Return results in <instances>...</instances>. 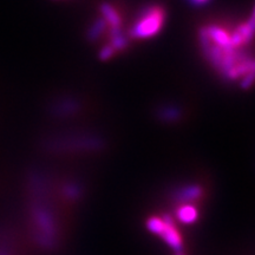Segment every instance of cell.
<instances>
[{
	"label": "cell",
	"mask_w": 255,
	"mask_h": 255,
	"mask_svg": "<svg viewBox=\"0 0 255 255\" xmlns=\"http://www.w3.org/2000/svg\"><path fill=\"white\" fill-rule=\"evenodd\" d=\"M163 12L161 8H150L142 14L133 28V34L138 38H149L157 33L163 23Z\"/></svg>",
	"instance_id": "1"
},
{
	"label": "cell",
	"mask_w": 255,
	"mask_h": 255,
	"mask_svg": "<svg viewBox=\"0 0 255 255\" xmlns=\"http://www.w3.org/2000/svg\"><path fill=\"white\" fill-rule=\"evenodd\" d=\"M196 215H197V212L195 210V208H193V207H189V206L183 207V208H181L180 212H178V219L186 223L193 222L194 220H195Z\"/></svg>",
	"instance_id": "2"
},
{
	"label": "cell",
	"mask_w": 255,
	"mask_h": 255,
	"mask_svg": "<svg viewBox=\"0 0 255 255\" xmlns=\"http://www.w3.org/2000/svg\"><path fill=\"white\" fill-rule=\"evenodd\" d=\"M197 1H203V0H197Z\"/></svg>",
	"instance_id": "3"
}]
</instances>
